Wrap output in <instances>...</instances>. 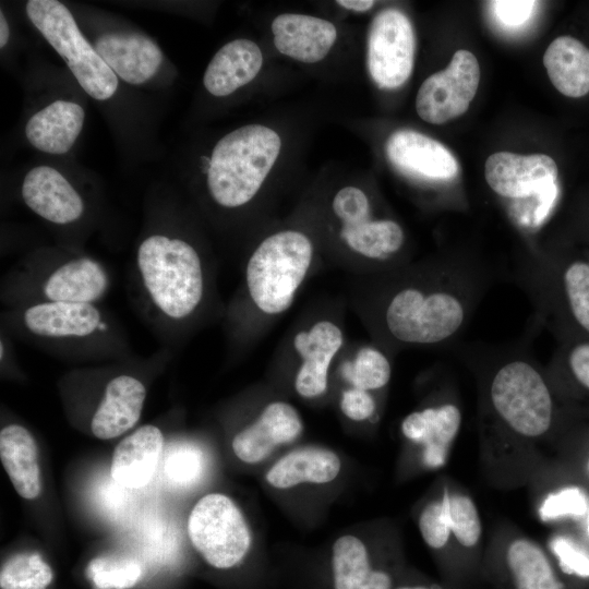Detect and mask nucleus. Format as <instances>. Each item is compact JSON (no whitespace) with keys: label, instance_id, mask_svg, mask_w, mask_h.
I'll use <instances>...</instances> for the list:
<instances>
[{"label":"nucleus","instance_id":"f257e3e1","mask_svg":"<svg viewBox=\"0 0 589 589\" xmlns=\"http://www.w3.org/2000/svg\"><path fill=\"white\" fill-rule=\"evenodd\" d=\"M281 147L279 135L261 124L233 130L215 145L207 170V185L221 206L238 207L260 190Z\"/></svg>","mask_w":589,"mask_h":589},{"label":"nucleus","instance_id":"f03ea898","mask_svg":"<svg viewBox=\"0 0 589 589\" xmlns=\"http://www.w3.org/2000/svg\"><path fill=\"white\" fill-rule=\"evenodd\" d=\"M137 265L146 290L166 315L183 318L199 305L204 288L201 260L185 241L153 235L141 243Z\"/></svg>","mask_w":589,"mask_h":589},{"label":"nucleus","instance_id":"7ed1b4c3","mask_svg":"<svg viewBox=\"0 0 589 589\" xmlns=\"http://www.w3.org/2000/svg\"><path fill=\"white\" fill-rule=\"evenodd\" d=\"M310 239L293 230L267 237L247 265V286L254 304L264 313L285 312L292 303L312 262Z\"/></svg>","mask_w":589,"mask_h":589},{"label":"nucleus","instance_id":"20e7f679","mask_svg":"<svg viewBox=\"0 0 589 589\" xmlns=\"http://www.w3.org/2000/svg\"><path fill=\"white\" fill-rule=\"evenodd\" d=\"M489 399L501 422L520 437L539 438L552 425L551 389L542 373L526 360L507 361L494 372Z\"/></svg>","mask_w":589,"mask_h":589},{"label":"nucleus","instance_id":"39448f33","mask_svg":"<svg viewBox=\"0 0 589 589\" xmlns=\"http://www.w3.org/2000/svg\"><path fill=\"white\" fill-rule=\"evenodd\" d=\"M26 13L91 97L106 100L115 94L117 75L81 34L64 4L56 0H31L26 4Z\"/></svg>","mask_w":589,"mask_h":589},{"label":"nucleus","instance_id":"423d86ee","mask_svg":"<svg viewBox=\"0 0 589 589\" xmlns=\"http://www.w3.org/2000/svg\"><path fill=\"white\" fill-rule=\"evenodd\" d=\"M465 320L464 301L456 292L445 289L404 288L390 299L385 312L389 333L411 345L445 341L461 328Z\"/></svg>","mask_w":589,"mask_h":589},{"label":"nucleus","instance_id":"0eeeda50","mask_svg":"<svg viewBox=\"0 0 589 589\" xmlns=\"http://www.w3.org/2000/svg\"><path fill=\"white\" fill-rule=\"evenodd\" d=\"M188 533L204 561L217 569L237 566L251 546V532L237 504L227 495H204L192 508Z\"/></svg>","mask_w":589,"mask_h":589},{"label":"nucleus","instance_id":"6e6552de","mask_svg":"<svg viewBox=\"0 0 589 589\" xmlns=\"http://www.w3.org/2000/svg\"><path fill=\"white\" fill-rule=\"evenodd\" d=\"M484 176L491 189L501 196L534 197L538 204L533 225L546 218L557 200L558 169L554 159L544 154L494 153L485 161Z\"/></svg>","mask_w":589,"mask_h":589},{"label":"nucleus","instance_id":"1a4fd4ad","mask_svg":"<svg viewBox=\"0 0 589 589\" xmlns=\"http://www.w3.org/2000/svg\"><path fill=\"white\" fill-rule=\"evenodd\" d=\"M416 50L409 19L396 9L378 12L368 35V69L380 88H397L410 76Z\"/></svg>","mask_w":589,"mask_h":589},{"label":"nucleus","instance_id":"9d476101","mask_svg":"<svg viewBox=\"0 0 589 589\" xmlns=\"http://www.w3.org/2000/svg\"><path fill=\"white\" fill-rule=\"evenodd\" d=\"M480 81L474 55L457 50L446 69L429 76L420 86L416 109L424 121L442 124L461 116L473 99Z\"/></svg>","mask_w":589,"mask_h":589},{"label":"nucleus","instance_id":"9b49d317","mask_svg":"<svg viewBox=\"0 0 589 589\" xmlns=\"http://www.w3.org/2000/svg\"><path fill=\"white\" fill-rule=\"evenodd\" d=\"M333 589H394L400 580L393 564L376 558L358 537L344 534L332 548Z\"/></svg>","mask_w":589,"mask_h":589},{"label":"nucleus","instance_id":"f8f14e48","mask_svg":"<svg viewBox=\"0 0 589 589\" xmlns=\"http://www.w3.org/2000/svg\"><path fill=\"white\" fill-rule=\"evenodd\" d=\"M386 155L400 171L432 181L454 179L459 170L454 155L440 142L412 130L394 132Z\"/></svg>","mask_w":589,"mask_h":589},{"label":"nucleus","instance_id":"ddd939ff","mask_svg":"<svg viewBox=\"0 0 589 589\" xmlns=\"http://www.w3.org/2000/svg\"><path fill=\"white\" fill-rule=\"evenodd\" d=\"M302 421L296 408L285 401H273L257 420L240 431L232 440L235 455L247 464H257L273 449L296 440Z\"/></svg>","mask_w":589,"mask_h":589},{"label":"nucleus","instance_id":"4468645a","mask_svg":"<svg viewBox=\"0 0 589 589\" xmlns=\"http://www.w3.org/2000/svg\"><path fill=\"white\" fill-rule=\"evenodd\" d=\"M95 49L116 75L134 85L153 77L163 62L157 44L136 32L105 33L97 38Z\"/></svg>","mask_w":589,"mask_h":589},{"label":"nucleus","instance_id":"2eb2a0df","mask_svg":"<svg viewBox=\"0 0 589 589\" xmlns=\"http://www.w3.org/2000/svg\"><path fill=\"white\" fill-rule=\"evenodd\" d=\"M342 340L340 328L330 321H320L294 336V349L302 358L294 381L300 396L313 398L326 390L328 368Z\"/></svg>","mask_w":589,"mask_h":589},{"label":"nucleus","instance_id":"dca6fc26","mask_svg":"<svg viewBox=\"0 0 589 589\" xmlns=\"http://www.w3.org/2000/svg\"><path fill=\"white\" fill-rule=\"evenodd\" d=\"M22 197L37 215L55 224H69L81 217L84 204L71 183L57 169H31L22 184Z\"/></svg>","mask_w":589,"mask_h":589},{"label":"nucleus","instance_id":"f3484780","mask_svg":"<svg viewBox=\"0 0 589 589\" xmlns=\"http://www.w3.org/2000/svg\"><path fill=\"white\" fill-rule=\"evenodd\" d=\"M460 425V409L454 404H443L409 413L401 422V432L422 447L428 467L438 468L446 462Z\"/></svg>","mask_w":589,"mask_h":589},{"label":"nucleus","instance_id":"a211bd4d","mask_svg":"<svg viewBox=\"0 0 589 589\" xmlns=\"http://www.w3.org/2000/svg\"><path fill=\"white\" fill-rule=\"evenodd\" d=\"M497 575L504 589H565L546 552L527 538L507 544L497 565Z\"/></svg>","mask_w":589,"mask_h":589},{"label":"nucleus","instance_id":"6ab92c4d","mask_svg":"<svg viewBox=\"0 0 589 589\" xmlns=\"http://www.w3.org/2000/svg\"><path fill=\"white\" fill-rule=\"evenodd\" d=\"M272 32L279 52L304 63L324 59L337 38L330 22L296 13L278 15L272 23Z\"/></svg>","mask_w":589,"mask_h":589},{"label":"nucleus","instance_id":"aec40b11","mask_svg":"<svg viewBox=\"0 0 589 589\" xmlns=\"http://www.w3.org/2000/svg\"><path fill=\"white\" fill-rule=\"evenodd\" d=\"M164 436L154 425H144L115 448L110 476L125 489H141L153 478L163 454Z\"/></svg>","mask_w":589,"mask_h":589},{"label":"nucleus","instance_id":"412c9836","mask_svg":"<svg viewBox=\"0 0 589 589\" xmlns=\"http://www.w3.org/2000/svg\"><path fill=\"white\" fill-rule=\"evenodd\" d=\"M145 396V387L137 378L130 375L112 378L93 416L92 433L109 440L130 430L141 417Z\"/></svg>","mask_w":589,"mask_h":589},{"label":"nucleus","instance_id":"4be33fe9","mask_svg":"<svg viewBox=\"0 0 589 589\" xmlns=\"http://www.w3.org/2000/svg\"><path fill=\"white\" fill-rule=\"evenodd\" d=\"M263 56L250 39H235L223 46L208 63L203 83L214 96H227L250 83L260 72Z\"/></svg>","mask_w":589,"mask_h":589},{"label":"nucleus","instance_id":"5701e85b","mask_svg":"<svg viewBox=\"0 0 589 589\" xmlns=\"http://www.w3.org/2000/svg\"><path fill=\"white\" fill-rule=\"evenodd\" d=\"M83 123L84 110L80 105L56 100L29 118L25 135L41 152L64 154L73 146Z\"/></svg>","mask_w":589,"mask_h":589},{"label":"nucleus","instance_id":"b1692460","mask_svg":"<svg viewBox=\"0 0 589 589\" xmlns=\"http://www.w3.org/2000/svg\"><path fill=\"white\" fill-rule=\"evenodd\" d=\"M543 64L553 86L573 99L589 94V47L580 39L556 37L543 55Z\"/></svg>","mask_w":589,"mask_h":589},{"label":"nucleus","instance_id":"393cba45","mask_svg":"<svg viewBox=\"0 0 589 589\" xmlns=\"http://www.w3.org/2000/svg\"><path fill=\"white\" fill-rule=\"evenodd\" d=\"M0 458L20 496L26 500L37 498L41 493L38 447L24 426L10 424L1 430Z\"/></svg>","mask_w":589,"mask_h":589},{"label":"nucleus","instance_id":"a878e982","mask_svg":"<svg viewBox=\"0 0 589 589\" xmlns=\"http://www.w3.org/2000/svg\"><path fill=\"white\" fill-rule=\"evenodd\" d=\"M27 328L47 337H83L100 326V314L92 303L45 302L24 313Z\"/></svg>","mask_w":589,"mask_h":589},{"label":"nucleus","instance_id":"bb28decb","mask_svg":"<svg viewBox=\"0 0 589 589\" xmlns=\"http://www.w3.org/2000/svg\"><path fill=\"white\" fill-rule=\"evenodd\" d=\"M340 468V459L333 450L303 447L278 459L265 478L276 489H289L302 483L324 484L333 481Z\"/></svg>","mask_w":589,"mask_h":589},{"label":"nucleus","instance_id":"cd10ccee","mask_svg":"<svg viewBox=\"0 0 589 589\" xmlns=\"http://www.w3.org/2000/svg\"><path fill=\"white\" fill-rule=\"evenodd\" d=\"M108 288L103 266L89 257L71 260L57 268L46 280L44 293L50 301L92 303Z\"/></svg>","mask_w":589,"mask_h":589},{"label":"nucleus","instance_id":"c85d7f7f","mask_svg":"<svg viewBox=\"0 0 589 589\" xmlns=\"http://www.w3.org/2000/svg\"><path fill=\"white\" fill-rule=\"evenodd\" d=\"M340 236L351 250L369 259H386L404 243L401 227L389 219L372 220L369 217L342 225Z\"/></svg>","mask_w":589,"mask_h":589},{"label":"nucleus","instance_id":"c756f323","mask_svg":"<svg viewBox=\"0 0 589 589\" xmlns=\"http://www.w3.org/2000/svg\"><path fill=\"white\" fill-rule=\"evenodd\" d=\"M560 289L566 314L580 334L589 339V257L567 262L560 273Z\"/></svg>","mask_w":589,"mask_h":589},{"label":"nucleus","instance_id":"7c9ffc66","mask_svg":"<svg viewBox=\"0 0 589 589\" xmlns=\"http://www.w3.org/2000/svg\"><path fill=\"white\" fill-rule=\"evenodd\" d=\"M52 570L37 553L24 552L11 556L0 570L1 589H47Z\"/></svg>","mask_w":589,"mask_h":589},{"label":"nucleus","instance_id":"2f4dec72","mask_svg":"<svg viewBox=\"0 0 589 589\" xmlns=\"http://www.w3.org/2000/svg\"><path fill=\"white\" fill-rule=\"evenodd\" d=\"M141 564L132 557L101 555L93 558L86 575L97 589H130L141 579Z\"/></svg>","mask_w":589,"mask_h":589},{"label":"nucleus","instance_id":"473e14b6","mask_svg":"<svg viewBox=\"0 0 589 589\" xmlns=\"http://www.w3.org/2000/svg\"><path fill=\"white\" fill-rule=\"evenodd\" d=\"M206 459L203 450L191 443H179L165 455L163 472L166 481L179 489L196 484L203 477Z\"/></svg>","mask_w":589,"mask_h":589},{"label":"nucleus","instance_id":"72a5a7b5","mask_svg":"<svg viewBox=\"0 0 589 589\" xmlns=\"http://www.w3.org/2000/svg\"><path fill=\"white\" fill-rule=\"evenodd\" d=\"M344 376L353 387L372 390L384 387L390 380L392 368L386 356L372 347L359 350L352 362H347Z\"/></svg>","mask_w":589,"mask_h":589},{"label":"nucleus","instance_id":"f704fd0d","mask_svg":"<svg viewBox=\"0 0 589 589\" xmlns=\"http://www.w3.org/2000/svg\"><path fill=\"white\" fill-rule=\"evenodd\" d=\"M450 532L457 543L465 549L474 548L481 538L479 512L471 497L460 494H445Z\"/></svg>","mask_w":589,"mask_h":589},{"label":"nucleus","instance_id":"c9c22d12","mask_svg":"<svg viewBox=\"0 0 589 589\" xmlns=\"http://www.w3.org/2000/svg\"><path fill=\"white\" fill-rule=\"evenodd\" d=\"M419 530L425 544L433 550L444 549L452 534L444 496L430 502L419 516Z\"/></svg>","mask_w":589,"mask_h":589},{"label":"nucleus","instance_id":"e433bc0d","mask_svg":"<svg viewBox=\"0 0 589 589\" xmlns=\"http://www.w3.org/2000/svg\"><path fill=\"white\" fill-rule=\"evenodd\" d=\"M551 550L562 573L582 580L589 579L588 552L565 538L553 540Z\"/></svg>","mask_w":589,"mask_h":589},{"label":"nucleus","instance_id":"4c0bfd02","mask_svg":"<svg viewBox=\"0 0 589 589\" xmlns=\"http://www.w3.org/2000/svg\"><path fill=\"white\" fill-rule=\"evenodd\" d=\"M333 211L342 225H350L370 217L366 195L358 188L346 187L333 200Z\"/></svg>","mask_w":589,"mask_h":589},{"label":"nucleus","instance_id":"58836bf2","mask_svg":"<svg viewBox=\"0 0 589 589\" xmlns=\"http://www.w3.org/2000/svg\"><path fill=\"white\" fill-rule=\"evenodd\" d=\"M587 509V500L577 488H567L549 495L543 502L540 515L544 520L572 515L580 516Z\"/></svg>","mask_w":589,"mask_h":589},{"label":"nucleus","instance_id":"ea45409f","mask_svg":"<svg viewBox=\"0 0 589 589\" xmlns=\"http://www.w3.org/2000/svg\"><path fill=\"white\" fill-rule=\"evenodd\" d=\"M564 361L574 381L589 393V339H575L570 342Z\"/></svg>","mask_w":589,"mask_h":589},{"label":"nucleus","instance_id":"a19ab883","mask_svg":"<svg viewBox=\"0 0 589 589\" xmlns=\"http://www.w3.org/2000/svg\"><path fill=\"white\" fill-rule=\"evenodd\" d=\"M340 408L347 418L363 421L374 413L375 400L368 390L352 387L342 393Z\"/></svg>","mask_w":589,"mask_h":589},{"label":"nucleus","instance_id":"79ce46f5","mask_svg":"<svg viewBox=\"0 0 589 589\" xmlns=\"http://www.w3.org/2000/svg\"><path fill=\"white\" fill-rule=\"evenodd\" d=\"M496 19L507 25L517 26L528 21L532 14L534 1H492L490 2Z\"/></svg>","mask_w":589,"mask_h":589},{"label":"nucleus","instance_id":"37998d69","mask_svg":"<svg viewBox=\"0 0 589 589\" xmlns=\"http://www.w3.org/2000/svg\"><path fill=\"white\" fill-rule=\"evenodd\" d=\"M394 589H456L453 585H437L426 579L400 578Z\"/></svg>","mask_w":589,"mask_h":589},{"label":"nucleus","instance_id":"c03bdc74","mask_svg":"<svg viewBox=\"0 0 589 589\" xmlns=\"http://www.w3.org/2000/svg\"><path fill=\"white\" fill-rule=\"evenodd\" d=\"M374 1L371 0H338L337 4L358 12L370 10L374 5Z\"/></svg>","mask_w":589,"mask_h":589},{"label":"nucleus","instance_id":"a18cd8bd","mask_svg":"<svg viewBox=\"0 0 589 589\" xmlns=\"http://www.w3.org/2000/svg\"><path fill=\"white\" fill-rule=\"evenodd\" d=\"M10 29L3 12L0 14V47L3 48L9 40Z\"/></svg>","mask_w":589,"mask_h":589},{"label":"nucleus","instance_id":"49530a36","mask_svg":"<svg viewBox=\"0 0 589 589\" xmlns=\"http://www.w3.org/2000/svg\"><path fill=\"white\" fill-rule=\"evenodd\" d=\"M0 348H1V358H2V357H3V345H2V342H1V347H0Z\"/></svg>","mask_w":589,"mask_h":589},{"label":"nucleus","instance_id":"de8ad7c7","mask_svg":"<svg viewBox=\"0 0 589 589\" xmlns=\"http://www.w3.org/2000/svg\"><path fill=\"white\" fill-rule=\"evenodd\" d=\"M588 531H589V520H588Z\"/></svg>","mask_w":589,"mask_h":589},{"label":"nucleus","instance_id":"09e8293b","mask_svg":"<svg viewBox=\"0 0 589 589\" xmlns=\"http://www.w3.org/2000/svg\"><path fill=\"white\" fill-rule=\"evenodd\" d=\"M588 469H589V462H588Z\"/></svg>","mask_w":589,"mask_h":589}]
</instances>
